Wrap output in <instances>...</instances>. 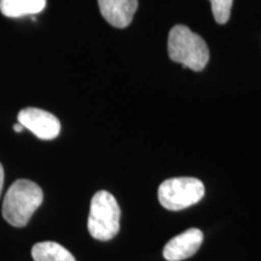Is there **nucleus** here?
Masks as SVG:
<instances>
[{
    "label": "nucleus",
    "instance_id": "obj_1",
    "mask_svg": "<svg viewBox=\"0 0 261 261\" xmlns=\"http://www.w3.org/2000/svg\"><path fill=\"white\" fill-rule=\"evenodd\" d=\"M44 194L39 185L27 179L16 180L6 192L3 202V217L10 225L23 227L40 207Z\"/></svg>",
    "mask_w": 261,
    "mask_h": 261
},
{
    "label": "nucleus",
    "instance_id": "obj_2",
    "mask_svg": "<svg viewBox=\"0 0 261 261\" xmlns=\"http://www.w3.org/2000/svg\"><path fill=\"white\" fill-rule=\"evenodd\" d=\"M168 55L184 68L201 71L210 61V50L200 35L187 25H174L168 35Z\"/></svg>",
    "mask_w": 261,
    "mask_h": 261
},
{
    "label": "nucleus",
    "instance_id": "obj_3",
    "mask_svg": "<svg viewBox=\"0 0 261 261\" xmlns=\"http://www.w3.org/2000/svg\"><path fill=\"white\" fill-rule=\"evenodd\" d=\"M120 211L116 198L106 190L94 194L91 201L87 227L91 236L98 241H109L120 230Z\"/></svg>",
    "mask_w": 261,
    "mask_h": 261
},
{
    "label": "nucleus",
    "instance_id": "obj_4",
    "mask_svg": "<svg viewBox=\"0 0 261 261\" xmlns=\"http://www.w3.org/2000/svg\"><path fill=\"white\" fill-rule=\"evenodd\" d=\"M204 196V185L196 178L167 179L159 188V201L168 211H181L200 202Z\"/></svg>",
    "mask_w": 261,
    "mask_h": 261
},
{
    "label": "nucleus",
    "instance_id": "obj_5",
    "mask_svg": "<svg viewBox=\"0 0 261 261\" xmlns=\"http://www.w3.org/2000/svg\"><path fill=\"white\" fill-rule=\"evenodd\" d=\"M18 123L44 140L55 139L61 132V122L56 116L39 108H25L17 115Z\"/></svg>",
    "mask_w": 261,
    "mask_h": 261
},
{
    "label": "nucleus",
    "instance_id": "obj_6",
    "mask_svg": "<svg viewBox=\"0 0 261 261\" xmlns=\"http://www.w3.org/2000/svg\"><path fill=\"white\" fill-rule=\"evenodd\" d=\"M203 233L198 228H189L172 238L163 248V257L167 261H181L191 257L200 249Z\"/></svg>",
    "mask_w": 261,
    "mask_h": 261
},
{
    "label": "nucleus",
    "instance_id": "obj_7",
    "mask_svg": "<svg viewBox=\"0 0 261 261\" xmlns=\"http://www.w3.org/2000/svg\"><path fill=\"white\" fill-rule=\"evenodd\" d=\"M100 14L110 25L126 28L132 23L138 0H98Z\"/></svg>",
    "mask_w": 261,
    "mask_h": 261
},
{
    "label": "nucleus",
    "instance_id": "obj_8",
    "mask_svg": "<svg viewBox=\"0 0 261 261\" xmlns=\"http://www.w3.org/2000/svg\"><path fill=\"white\" fill-rule=\"evenodd\" d=\"M46 6V0H0V11L6 17L17 18L37 15Z\"/></svg>",
    "mask_w": 261,
    "mask_h": 261
},
{
    "label": "nucleus",
    "instance_id": "obj_9",
    "mask_svg": "<svg viewBox=\"0 0 261 261\" xmlns=\"http://www.w3.org/2000/svg\"><path fill=\"white\" fill-rule=\"evenodd\" d=\"M34 261H76L69 250L56 242H41L32 249Z\"/></svg>",
    "mask_w": 261,
    "mask_h": 261
},
{
    "label": "nucleus",
    "instance_id": "obj_10",
    "mask_svg": "<svg viewBox=\"0 0 261 261\" xmlns=\"http://www.w3.org/2000/svg\"><path fill=\"white\" fill-rule=\"evenodd\" d=\"M214 19L217 23L225 24L230 19L233 0H210Z\"/></svg>",
    "mask_w": 261,
    "mask_h": 261
},
{
    "label": "nucleus",
    "instance_id": "obj_11",
    "mask_svg": "<svg viewBox=\"0 0 261 261\" xmlns=\"http://www.w3.org/2000/svg\"><path fill=\"white\" fill-rule=\"evenodd\" d=\"M3 185H4V168H3L2 163H0V195H2Z\"/></svg>",
    "mask_w": 261,
    "mask_h": 261
},
{
    "label": "nucleus",
    "instance_id": "obj_12",
    "mask_svg": "<svg viewBox=\"0 0 261 261\" xmlns=\"http://www.w3.org/2000/svg\"><path fill=\"white\" fill-rule=\"evenodd\" d=\"M14 129L16 130V132H22V130H23L24 129V127L23 126H22L21 125V123H16V125L14 126Z\"/></svg>",
    "mask_w": 261,
    "mask_h": 261
}]
</instances>
